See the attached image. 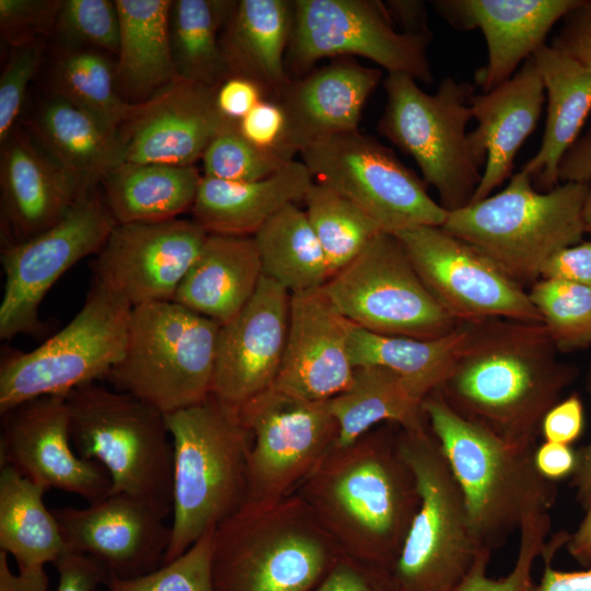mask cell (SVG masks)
<instances>
[{"label": "cell", "instance_id": "cell-1", "mask_svg": "<svg viewBox=\"0 0 591 591\" xmlns=\"http://www.w3.org/2000/svg\"><path fill=\"white\" fill-rule=\"evenodd\" d=\"M543 323L468 322V333L437 389L470 421L515 445L536 444L546 413L573 381Z\"/></svg>", "mask_w": 591, "mask_h": 591}, {"label": "cell", "instance_id": "cell-2", "mask_svg": "<svg viewBox=\"0 0 591 591\" xmlns=\"http://www.w3.org/2000/svg\"><path fill=\"white\" fill-rule=\"evenodd\" d=\"M296 493L345 555L393 570L419 506L398 427L334 445Z\"/></svg>", "mask_w": 591, "mask_h": 591}, {"label": "cell", "instance_id": "cell-3", "mask_svg": "<svg viewBox=\"0 0 591 591\" xmlns=\"http://www.w3.org/2000/svg\"><path fill=\"white\" fill-rule=\"evenodd\" d=\"M422 408L463 493L474 536L493 552L532 515L548 513L556 483L535 466L536 444L515 445L454 412L438 390Z\"/></svg>", "mask_w": 591, "mask_h": 591}, {"label": "cell", "instance_id": "cell-4", "mask_svg": "<svg viewBox=\"0 0 591 591\" xmlns=\"http://www.w3.org/2000/svg\"><path fill=\"white\" fill-rule=\"evenodd\" d=\"M165 419L174 463L171 542L163 564L246 503L250 448L239 408L212 394Z\"/></svg>", "mask_w": 591, "mask_h": 591}, {"label": "cell", "instance_id": "cell-5", "mask_svg": "<svg viewBox=\"0 0 591 591\" xmlns=\"http://www.w3.org/2000/svg\"><path fill=\"white\" fill-rule=\"evenodd\" d=\"M345 554L297 493L245 503L213 537L216 591H313Z\"/></svg>", "mask_w": 591, "mask_h": 591}, {"label": "cell", "instance_id": "cell-6", "mask_svg": "<svg viewBox=\"0 0 591 591\" xmlns=\"http://www.w3.org/2000/svg\"><path fill=\"white\" fill-rule=\"evenodd\" d=\"M589 183L565 182L537 192L520 170L507 187L448 212L442 229L473 245L520 285L541 278L558 251L582 242Z\"/></svg>", "mask_w": 591, "mask_h": 591}, {"label": "cell", "instance_id": "cell-7", "mask_svg": "<svg viewBox=\"0 0 591 591\" xmlns=\"http://www.w3.org/2000/svg\"><path fill=\"white\" fill-rule=\"evenodd\" d=\"M66 401L72 447L106 470L111 494L136 498L163 519L172 514L174 449L165 415L95 382L73 389Z\"/></svg>", "mask_w": 591, "mask_h": 591}, {"label": "cell", "instance_id": "cell-8", "mask_svg": "<svg viewBox=\"0 0 591 591\" xmlns=\"http://www.w3.org/2000/svg\"><path fill=\"white\" fill-rule=\"evenodd\" d=\"M219 328L173 301L135 306L124 355L105 379L164 415L197 405L211 394Z\"/></svg>", "mask_w": 591, "mask_h": 591}, {"label": "cell", "instance_id": "cell-9", "mask_svg": "<svg viewBox=\"0 0 591 591\" xmlns=\"http://www.w3.org/2000/svg\"><path fill=\"white\" fill-rule=\"evenodd\" d=\"M383 86L387 100L380 134L415 160L448 212L470 205L486 164L466 132L474 85L447 77L428 94L408 74L391 72Z\"/></svg>", "mask_w": 591, "mask_h": 591}, {"label": "cell", "instance_id": "cell-10", "mask_svg": "<svg viewBox=\"0 0 591 591\" xmlns=\"http://www.w3.org/2000/svg\"><path fill=\"white\" fill-rule=\"evenodd\" d=\"M398 441L419 506L393 573L402 591H443L466 576L485 548L474 536L463 493L430 427H398Z\"/></svg>", "mask_w": 591, "mask_h": 591}, {"label": "cell", "instance_id": "cell-11", "mask_svg": "<svg viewBox=\"0 0 591 591\" xmlns=\"http://www.w3.org/2000/svg\"><path fill=\"white\" fill-rule=\"evenodd\" d=\"M131 309L93 279L83 306L67 326L30 352L2 357L0 413L105 378L124 355Z\"/></svg>", "mask_w": 591, "mask_h": 591}, {"label": "cell", "instance_id": "cell-12", "mask_svg": "<svg viewBox=\"0 0 591 591\" xmlns=\"http://www.w3.org/2000/svg\"><path fill=\"white\" fill-rule=\"evenodd\" d=\"M322 289L349 322L372 333L431 339L460 324L425 286L393 233L378 234Z\"/></svg>", "mask_w": 591, "mask_h": 591}, {"label": "cell", "instance_id": "cell-13", "mask_svg": "<svg viewBox=\"0 0 591 591\" xmlns=\"http://www.w3.org/2000/svg\"><path fill=\"white\" fill-rule=\"evenodd\" d=\"M314 181L354 202L383 232L442 227L448 211L427 184L378 139L359 130L321 139L301 153Z\"/></svg>", "mask_w": 591, "mask_h": 591}, {"label": "cell", "instance_id": "cell-14", "mask_svg": "<svg viewBox=\"0 0 591 591\" xmlns=\"http://www.w3.org/2000/svg\"><path fill=\"white\" fill-rule=\"evenodd\" d=\"M431 37L396 31L378 0H294L286 67L300 78L324 58L363 57L387 73H405L430 84L427 48Z\"/></svg>", "mask_w": 591, "mask_h": 591}, {"label": "cell", "instance_id": "cell-15", "mask_svg": "<svg viewBox=\"0 0 591 591\" xmlns=\"http://www.w3.org/2000/svg\"><path fill=\"white\" fill-rule=\"evenodd\" d=\"M237 408L250 434L248 505L268 507L296 493L337 440L328 401H306L270 387Z\"/></svg>", "mask_w": 591, "mask_h": 591}, {"label": "cell", "instance_id": "cell-16", "mask_svg": "<svg viewBox=\"0 0 591 591\" xmlns=\"http://www.w3.org/2000/svg\"><path fill=\"white\" fill-rule=\"evenodd\" d=\"M116 221L94 192L82 195L54 225L1 252L4 273L0 337L40 335L39 305L53 285L73 265L97 254Z\"/></svg>", "mask_w": 591, "mask_h": 591}, {"label": "cell", "instance_id": "cell-17", "mask_svg": "<svg viewBox=\"0 0 591 591\" xmlns=\"http://www.w3.org/2000/svg\"><path fill=\"white\" fill-rule=\"evenodd\" d=\"M438 302L459 322L543 323L523 286L493 259L441 227L394 233Z\"/></svg>", "mask_w": 591, "mask_h": 591}, {"label": "cell", "instance_id": "cell-18", "mask_svg": "<svg viewBox=\"0 0 591 591\" xmlns=\"http://www.w3.org/2000/svg\"><path fill=\"white\" fill-rule=\"evenodd\" d=\"M208 235L195 220L116 223L96 254L93 279L131 308L173 301Z\"/></svg>", "mask_w": 591, "mask_h": 591}, {"label": "cell", "instance_id": "cell-19", "mask_svg": "<svg viewBox=\"0 0 591 591\" xmlns=\"http://www.w3.org/2000/svg\"><path fill=\"white\" fill-rule=\"evenodd\" d=\"M1 418V466L9 465L47 489L79 495L89 503L111 494L106 470L74 452L66 395L30 399Z\"/></svg>", "mask_w": 591, "mask_h": 591}, {"label": "cell", "instance_id": "cell-20", "mask_svg": "<svg viewBox=\"0 0 591 591\" xmlns=\"http://www.w3.org/2000/svg\"><path fill=\"white\" fill-rule=\"evenodd\" d=\"M68 552L96 560L108 577L135 578L162 566L171 526L142 501L109 494L84 508L51 509Z\"/></svg>", "mask_w": 591, "mask_h": 591}, {"label": "cell", "instance_id": "cell-21", "mask_svg": "<svg viewBox=\"0 0 591 591\" xmlns=\"http://www.w3.org/2000/svg\"><path fill=\"white\" fill-rule=\"evenodd\" d=\"M291 293L262 276L243 309L220 325L211 394L240 407L270 389L283 359Z\"/></svg>", "mask_w": 591, "mask_h": 591}, {"label": "cell", "instance_id": "cell-22", "mask_svg": "<svg viewBox=\"0 0 591 591\" xmlns=\"http://www.w3.org/2000/svg\"><path fill=\"white\" fill-rule=\"evenodd\" d=\"M217 89L178 78L139 102L119 135L124 162L190 166L231 121L218 109Z\"/></svg>", "mask_w": 591, "mask_h": 591}, {"label": "cell", "instance_id": "cell-23", "mask_svg": "<svg viewBox=\"0 0 591 591\" xmlns=\"http://www.w3.org/2000/svg\"><path fill=\"white\" fill-rule=\"evenodd\" d=\"M350 326L322 288L291 294L283 359L271 387L313 402L345 391L355 371Z\"/></svg>", "mask_w": 591, "mask_h": 591}, {"label": "cell", "instance_id": "cell-24", "mask_svg": "<svg viewBox=\"0 0 591 591\" xmlns=\"http://www.w3.org/2000/svg\"><path fill=\"white\" fill-rule=\"evenodd\" d=\"M381 78L378 68L336 58L293 79L277 100L285 116L278 153L292 161L321 139L358 130L363 107Z\"/></svg>", "mask_w": 591, "mask_h": 591}, {"label": "cell", "instance_id": "cell-25", "mask_svg": "<svg viewBox=\"0 0 591 591\" xmlns=\"http://www.w3.org/2000/svg\"><path fill=\"white\" fill-rule=\"evenodd\" d=\"M580 0H438L436 12L461 31L479 28L487 44V62L475 82L489 92L509 80L518 66L543 45L555 23Z\"/></svg>", "mask_w": 591, "mask_h": 591}, {"label": "cell", "instance_id": "cell-26", "mask_svg": "<svg viewBox=\"0 0 591 591\" xmlns=\"http://www.w3.org/2000/svg\"><path fill=\"white\" fill-rule=\"evenodd\" d=\"M1 146V217L9 236L5 244L23 242L50 228L89 193L33 137L19 129H13Z\"/></svg>", "mask_w": 591, "mask_h": 591}, {"label": "cell", "instance_id": "cell-27", "mask_svg": "<svg viewBox=\"0 0 591 591\" xmlns=\"http://www.w3.org/2000/svg\"><path fill=\"white\" fill-rule=\"evenodd\" d=\"M545 100L543 80L532 57L502 84L472 95L470 107L477 127L468 138L486 164L470 204L488 197L511 176L514 158L535 129Z\"/></svg>", "mask_w": 591, "mask_h": 591}, {"label": "cell", "instance_id": "cell-28", "mask_svg": "<svg viewBox=\"0 0 591 591\" xmlns=\"http://www.w3.org/2000/svg\"><path fill=\"white\" fill-rule=\"evenodd\" d=\"M314 178L302 161H289L267 177L229 182L201 176L192 207L210 234L253 236L274 215L303 200Z\"/></svg>", "mask_w": 591, "mask_h": 591}, {"label": "cell", "instance_id": "cell-29", "mask_svg": "<svg viewBox=\"0 0 591 591\" xmlns=\"http://www.w3.org/2000/svg\"><path fill=\"white\" fill-rule=\"evenodd\" d=\"M532 58L547 94V116L540 149L521 170L536 188L548 192L559 185L560 162L591 111V69L546 44Z\"/></svg>", "mask_w": 591, "mask_h": 591}, {"label": "cell", "instance_id": "cell-30", "mask_svg": "<svg viewBox=\"0 0 591 591\" xmlns=\"http://www.w3.org/2000/svg\"><path fill=\"white\" fill-rule=\"evenodd\" d=\"M292 21L293 1H236L221 34L231 77L252 80L277 101L292 81L286 67Z\"/></svg>", "mask_w": 591, "mask_h": 591}, {"label": "cell", "instance_id": "cell-31", "mask_svg": "<svg viewBox=\"0 0 591 591\" xmlns=\"http://www.w3.org/2000/svg\"><path fill=\"white\" fill-rule=\"evenodd\" d=\"M262 276L253 236L209 233L173 302L223 325L248 302Z\"/></svg>", "mask_w": 591, "mask_h": 591}, {"label": "cell", "instance_id": "cell-32", "mask_svg": "<svg viewBox=\"0 0 591 591\" xmlns=\"http://www.w3.org/2000/svg\"><path fill=\"white\" fill-rule=\"evenodd\" d=\"M32 135L45 153L85 190L124 162L119 131L54 96L32 123Z\"/></svg>", "mask_w": 591, "mask_h": 591}, {"label": "cell", "instance_id": "cell-33", "mask_svg": "<svg viewBox=\"0 0 591 591\" xmlns=\"http://www.w3.org/2000/svg\"><path fill=\"white\" fill-rule=\"evenodd\" d=\"M119 15L116 83L132 97L153 96L179 77L173 60V1L116 0Z\"/></svg>", "mask_w": 591, "mask_h": 591}, {"label": "cell", "instance_id": "cell-34", "mask_svg": "<svg viewBox=\"0 0 591 591\" xmlns=\"http://www.w3.org/2000/svg\"><path fill=\"white\" fill-rule=\"evenodd\" d=\"M424 397L399 374L380 367H356L349 386L328 399L338 426L335 447H347L381 422L408 431L429 428Z\"/></svg>", "mask_w": 591, "mask_h": 591}, {"label": "cell", "instance_id": "cell-35", "mask_svg": "<svg viewBox=\"0 0 591 591\" xmlns=\"http://www.w3.org/2000/svg\"><path fill=\"white\" fill-rule=\"evenodd\" d=\"M201 176L190 166L123 162L102 179L116 223L176 219L192 209Z\"/></svg>", "mask_w": 591, "mask_h": 591}, {"label": "cell", "instance_id": "cell-36", "mask_svg": "<svg viewBox=\"0 0 591 591\" xmlns=\"http://www.w3.org/2000/svg\"><path fill=\"white\" fill-rule=\"evenodd\" d=\"M46 487L9 465L0 471V551L18 570L45 567L68 552L58 522L44 503Z\"/></svg>", "mask_w": 591, "mask_h": 591}, {"label": "cell", "instance_id": "cell-37", "mask_svg": "<svg viewBox=\"0 0 591 591\" xmlns=\"http://www.w3.org/2000/svg\"><path fill=\"white\" fill-rule=\"evenodd\" d=\"M468 333L463 322L451 333L431 339L382 335L351 323L349 355L352 366H380L403 376L424 398L447 378Z\"/></svg>", "mask_w": 591, "mask_h": 591}, {"label": "cell", "instance_id": "cell-38", "mask_svg": "<svg viewBox=\"0 0 591 591\" xmlns=\"http://www.w3.org/2000/svg\"><path fill=\"white\" fill-rule=\"evenodd\" d=\"M263 275L291 294L322 288L329 278L322 246L306 213L290 204L253 235Z\"/></svg>", "mask_w": 591, "mask_h": 591}, {"label": "cell", "instance_id": "cell-39", "mask_svg": "<svg viewBox=\"0 0 591 591\" xmlns=\"http://www.w3.org/2000/svg\"><path fill=\"white\" fill-rule=\"evenodd\" d=\"M236 1H173L170 34L173 60L181 79L218 89L231 77L220 32Z\"/></svg>", "mask_w": 591, "mask_h": 591}, {"label": "cell", "instance_id": "cell-40", "mask_svg": "<svg viewBox=\"0 0 591 591\" xmlns=\"http://www.w3.org/2000/svg\"><path fill=\"white\" fill-rule=\"evenodd\" d=\"M53 86L56 96L113 131H119L139 107V103L127 102L119 95L115 67L95 50L65 53L54 68Z\"/></svg>", "mask_w": 591, "mask_h": 591}, {"label": "cell", "instance_id": "cell-41", "mask_svg": "<svg viewBox=\"0 0 591 591\" xmlns=\"http://www.w3.org/2000/svg\"><path fill=\"white\" fill-rule=\"evenodd\" d=\"M303 201L309 222L324 252L329 278L383 232L367 213L324 183L314 181Z\"/></svg>", "mask_w": 591, "mask_h": 591}, {"label": "cell", "instance_id": "cell-42", "mask_svg": "<svg viewBox=\"0 0 591 591\" xmlns=\"http://www.w3.org/2000/svg\"><path fill=\"white\" fill-rule=\"evenodd\" d=\"M530 300L558 351H573L591 345V287L561 279L541 278Z\"/></svg>", "mask_w": 591, "mask_h": 591}, {"label": "cell", "instance_id": "cell-43", "mask_svg": "<svg viewBox=\"0 0 591 591\" xmlns=\"http://www.w3.org/2000/svg\"><path fill=\"white\" fill-rule=\"evenodd\" d=\"M216 529L206 532L177 558L148 573L129 579L108 577L106 591H216L212 577Z\"/></svg>", "mask_w": 591, "mask_h": 591}, {"label": "cell", "instance_id": "cell-44", "mask_svg": "<svg viewBox=\"0 0 591 591\" xmlns=\"http://www.w3.org/2000/svg\"><path fill=\"white\" fill-rule=\"evenodd\" d=\"M201 159L204 176L229 182L262 179L289 162L250 142L240 132L239 121L229 123L211 140Z\"/></svg>", "mask_w": 591, "mask_h": 591}, {"label": "cell", "instance_id": "cell-45", "mask_svg": "<svg viewBox=\"0 0 591 591\" xmlns=\"http://www.w3.org/2000/svg\"><path fill=\"white\" fill-rule=\"evenodd\" d=\"M551 526L549 513L530 517L519 530L518 555L506 576L493 578L488 575L493 552L483 549L466 576L443 591H526L533 581V567L536 558L541 556Z\"/></svg>", "mask_w": 591, "mask_h": 591}, {"label": "cell", "instance_id": "cell-46", "mask_svg": "<svg viewBox=\"0 0 591 591\" xmlns=\"http://www.w3.org/2000/svg\"><path fill=\"white\" fill-rule=\"evenodd\" d=\"M552 46L591 69V0H580L579 4L565 15ZM558 177L564 182L591 181V130L564 155Z\"/></svg>", "mask_w": 591, "mask_h": 591}, {"label": "cell", "instance_id": "cell-47", "mask_svg": "<svg viewBox=\"0 0 591 591\" xmlns=\"http://www.w3.org/2000/svg\"><path fill=\"white\" fill-rule=\"evenodd\" d=\"M58 30L76 43L102 48L117 55L119 15L115 1L66 0L61 2Z\"/></svg>", "mask_w": 591, "mask_h": 591}, {"label": "cell", "instance_id": "cell-48", "mask_svg": "<svg viewBox=\"0 0 591 591\" xmlns=\"http://www.w3.org/2000/svg\"><path fill=\"white\" fill-rule=\"evenodd\" d=\"M42 60L38 42L12 47L0 79V141L8 138L22 108L26 88Z\"/></svg>", "mask_w": 591, "mask_h": 591}, {"label": "cell", "instance_id": "cell-49", "mask_svg": "<svg viewBox=\"0 0 591 591\" xmlns=\"http://www.w3.org/2000/svg\"><path fill=\"white\" fill-rule=\"evenodd\" d=\"M62 1L0 0L2 38L12 47L38 42L57 22Z\"/></svg>", "mask_w": 591, "mask_h": 591}, {"label": "cell", "instance_id": "cell-50", "mask_svg": "<svg viewBox=\"0 0 591 591\" xmlns=\"http://www.w3.org/2000/svg\"><path fill=\"white\" fill-rule=\"evenodd\" d=\"M313 591H402V589L393 570L344 555Z\"/></svg>", "mask_w": 591, "mask_h": 591}, {"label": "cell", "instance_id": "cell-51", "mask_svg": "<svg viewBox=\"0 0 591 591\" xmlns=\"http://www.w3.org/2000/svg\"><path fill=\"white\" fill-rule=\"evenodd\" d=\"M283 127L285 116L281 106L277 101L268 99L260 101L239 121L240 132L250 142L276 153Z\"/></svg>", "mask_w": 591, "mask_h": 591}, {"label": "cell", "instance_id": "cell-52", "mask_svg": "<svg viewBox=\"0 0 591 591\" xmlns=\"http://www.w3.org/2000/svg\"><path fill=\"white\" fill-rule=\"evenodd\" d=\"M568 533L558 532L545 542L541 557L544 570L537 582L532 581L526 591H591V568L578 571H564L553 567L557 551L566 544Z\"/></svg>", "mask_w": 591, "mask_h": 591}, {"label": "cell", "instance_id": "cell-53", "mask_svg": "<svg viewBox=\"0 0 591 591\" xmlns=\"http://www.w3.org/2000/svg\"><path fill=\"white\" fill-rule=\"evenodd\" d=\"M584 425L583 405L578 394L556 403L544 416L540 432L544 441L561 444L575 442Z\"/></svg>", "mask_w": 591, "mask_h": 591}, {"label": "cell", "instance_id": "cell-54", "mask_svg": "<svg viewBox=\"0 0 591 591\" xmlns=\"http://www.w3.org/2000/svg\"><path fill=\"white\" fill-rule=\"evenodd\" d=\"M54 566L58 575L56 591H95L108 579L105 569L85 555L67 552Z\"/></svg>", "mask_w": 591, "mask_h": 591}, {"label": "cell", "instance_id": "cell-55", "mask_svg": "<svg viewBox=\"0 0 591 591\" xmlns=\"http://www.w3.org/2000/svg\"><path fill=\"white\" fill-rule=\"evenodd\" d=\"M267 99L263 89L243 77L228 78L216 91L220 113L228 119L240 121L260 101Z\"/></svg>", "mask_w": 591, "mask_h": 591}, {"label": "cell", "instance_id": "cell-56", "mask_svg": "<svg viewBox=\"0 0 591 591\" xmlns=\"http://www.w3.org/2000/svg\"><path fill=\"white\" fill-rule=\"evenodd\" d=\"M541 278L568 280L591 287V241L555 253L543 266Z\"/></svg>", "mask_w": 591, "mask_h": 591}, {"label": "cell", "instance_id": "cell-57", "mask_svg": "<svg viewBox=\"0 0 591 591\" xmlns=\"http://www.w3.org/2000/svg\"><path fill=\"white\" fill-rule=\"evenodd\" d=\"M534 462L542 476L556 483L572 475L577 453L568 444L544 441L535 449Z\"/></svg>", "mask_w": 591, "mask_h": 591}, {"label": "cell", "instance_id": "cell-58", "mask_svg": "<svg viewBox=\"0 0 591 591\" xmlns=\"http://www.w3.org/2000/svg\"><path fill=\"white\" fill-rule=\"evenodd\" d=\"M0 591H50L49 578L44 567L14 573L8 554L0 551Z\"/></svg>", "mask_w": 591, "mask_h": 591}, {"label": "cell", "instance_id": "cell-59", "mask_svg": "<svg viewBox=\"0 0 591 591\" xmlns=\"http://www.w3.org/2000/svg\"><path fill=\"white\" fill-rule=\"evenodd\" d=\"M385 5L392 20L399 22L404 33L431 37L425 2L391 0Z\"/></svg>", "mask_w": 591, "mask_h": 591}, {"label": "cell", "instance_id": "cell-60", "mask_svg": "<svg viewBox=\"0 0 591 591\" xmlns=\"http://www.w3.org/2000/svg\"><path fill=\"white\" fill-rule=\"evenodd\" d=\"M577 453V464L571 475V486L582 509L591 507V440Z\"/></svg>", "mask_w": 591, "mask_h": 591}, {"label": "cell", "instance_id": "cell-61", "mask_svg": "<svg viewBox=\"0 0 591 591\" xmlns=\"http://www.w3.org/2000/svg\"><path fill=\"white\" fill-rule=\"evenodd\" d=\"M568 554L582 567L591 568V507L566 541Z\"/></svg>", "mask_w": 591, "mask_h": 591}, {"label": "cell", "instance_id": "cell-62", "mask_svg": "<svg viewBox=\"0 0 591 591\" xmlns=\"http://www.w3.org/2000/svg\"><path fill=\"white\" fill-rule=\"evenodd\" d=\"M583 223L586 233L591 234V189L583 206Z\"/></svg>", "mask_w": 591, "mask_h": 591}, {"label": "cell", "instance_id": "cell-63", "mask_svg": "<svg viewBox=\"0 0 591 591\" xmlns=\"http://www.w3.org/2000/svg\"><path fill=\"white\" fill-rule=\"evenodd\" d=\"M588 389H589V392L591 394V372H590L589 380H588Z\"/></svg>", "mask_w": 591, "mask_h": 591}]
</instances>
